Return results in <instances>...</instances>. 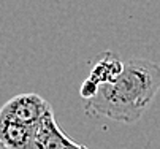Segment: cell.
Instances as JSON below:
<instances>
[{"label": "cell", "mask_w": 160, "mask_h": 149, "mask_svg": "<svg viewBox=\"0 0 160 149\" xmlns=\"http://www.w3.org/2000/svg\"><path fill=\"white\" fill-rule=\"evenodd\" d=\"M158 89V63L146 59H130L116 79L100 84L95 97L86 100L84 111L92 117L133 124L148 111Z\"/></svg>", "instance_id": "6da1fadb"}, {"label": "cell", "mask_w": 160, "mask_h": 149, "mask_svg": "<svg viewBox=\"0 0 160 149\" xmlns=\"http://www.w3.org/2000/svg\"><path fill=\"white\" fill-rule=\"evenodd\" d=\"M98 86H100V84L97 81H94L92 78H87L82 82V86H81V97L84 100H89V98L95 97V94L98 92Z\"/></svg>", "instance_id": "8992f818"}, {"label": "cell", "mask_w": 160, "mask_h": 149, "mask_svg": "<svg viewBox=\"0 0 160 149\" xmlns=\"http://www.w3.org/2000/svg\"><path fill=\"white\" fill-rule=\"evenodd\" d=\"M73 143L75 141L57 125L51 108L37 127V149H68Z\"/></svg>", "instance_id": "277c9868"}, {"label": "cell", "mask_w": 160, "mask_h": 149, "mask_svg": "<svg viewBox=\"0 0 160 149\" xmlns=\"http://www.w3.org/2000/svg\"><path fill=\"white\" fill-rule=\"evenodd\" d=\"M49 110H51L49 102H46L38 94L26 92L14 95L11 100H8L0 111V117H8L29 125H38L43 116Z\"/></svg>", "instance_id": "7a4b0ae2"}, {"label": "cell", "mask_w": 160, "mask_h": 149, "mask_svg": "<svg viewBox=\"0 0 160 149\" xmlns=\"http://www.w3.org/2000/svg\"><path fill=\"white\" fill-rule=\"evenodd\" d=\"M124 70V62L112 54V52H103L97 57V62L94 63L92 70H90L89 78H92L98 84L103 82H112Z\"/></svg>", "instance_id": "5b68a950"}, {"label": "cell", "mask_w": 160, "mask_h": 149, "mask_svg": "<svg viewBox=\"0 0 160 149\" xmlns=\"http://www.w3.org/2000/svg\"><path fill=\"white\" fill-rule=\"evenodd\" d=\"M37 127L0 117V141L7 149H37Z\"/></svg>", "instance_id": "3957f363"}, {"label": "cell", "mask_w": 160, "mask_h": 149, "mask_svg": "<svg viewBox=\"0 0 160 149\" xmlns=\"http://www.w3.org/2000/svg\"><path fill=\"white\" fill-rule=\"evenodd\" d=\"M68 149H89V147H87V146H84V144H81V143H76V141H75V143H73L70 147H68Z\"/></svg>", "instance_id": "52a82bcc"}, {"label": "cell", "mask_w": 160, "mask_h": 149, "mask_svg": "<svg viewBox=\"0 0 160 149\" xmlns=\"http://www.w3.org/2000/svg\"><path fill=\"white\" fill-rule=\"evenodd\" d=\"M2 149H7V147H3V146H2Z\"/></svg>", "instance_id": "ba28073f"}]
</instances>
